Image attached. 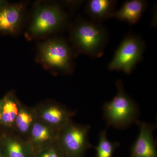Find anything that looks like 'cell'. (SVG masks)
I'll use <instances>...</instances> for the list:
<instances>
[{
	"label": "cell",
	"instance_id": "cell-13",
	"mask_svg": "<svg viewBox=\"0 0 157 157\" xmlns=\"http://www.w3.org/2000/svg\"><path fill=\"white\" fill-rule=\"evenodd\" d=\"M0 147L6 157H33L34 153L27 142L11 135L0 138Z\"/></svg>",
	"mask_w": 157,
	"mask_h": 157
},
{
	"label": "cell",
	"instance_id": "cell-8",
	"mask_svg": "<svg viewBox=\"0 0 157 157\" xmlns=\"http://www.w3.org/2000/svg\"><path fill=\"white\" fill-rule=\"evenodd\" d=\"M37 118L58 131H61L71 121L74 113L60 104L45 103L35 110Z\"/></svg>",
	"mask_w": 157,
	"mask_h": 157
},
{
	"label": "cell",
	"instance_id": "cell-19",
	"mask_svg": "<svg viewBox=\"0 0 157 157\" xmlns=\"http://www.w3.org/2000/svg\"><path fill=\"white\" fill-rule=\"evenodd\" d=\"M9 2L5 0H0V9H3L9 4Z\"/></svg>",
	"mask_w": 157,
	"mask_h": 157
},
{
	"label": "cell",
	"instance_id": "cell-12",
	"mask_svg": "<svg viewBox=\"0 0 157 157\" xmlns=\"http://www.w3.org/2000/svg\"><path fill=\"white\" fill-rule=\"evenodd\" d=\"M147 7V2L144 0L126 1L120 9L116 10L113 17L130 24H135L140 20Z\"/></svg>",
	"mask_w": 157,
	"mask_h": 157
},
{
	"label": "cell",
	"instance_id": "cell-6",
	"mask_svg": "<svg viewBox=\"0 0 157 157\" xmlns=\"http://www.w3.org/2000/svg\"><path fill=\"white\" fill-rule=\"evenodd\" d=\"M89 126L70 121L60 132L58 144L67 157H83L92 147L89 139Z\"/></svg>",
	"mask_w": 157,
	"mask_h": 157
},
{
	"label": "cell",
	"instance_id": "cell-4",
	"mask_svg": "<svg viewBox=\"0 0 157 157\" xmlns=\"http://www.w3.org/2000/svg\"><path fill=\"white\" fill-rule=\"evenodd\" d=\"M117 92L112 100L104 104V117L109 126L117 129H124L138 121L139 110L135 101L128 95L122 82H116Z\"/></svg>",
	"mask_w": 157,
	"mask_h": 157
},
{
	"label": "cell",
	"instance_id": "cell-20",
	"mask_svg": "<svg viewBox=\"0 0 157 157\" xmlns=\"http://www.w3.org/2000/svg\"><path fill=\"white\" fill-rule=\"evenodd\" d=\"M2 100L0 99V125H1V119H2Z\"/></svg>",
	"mask_w": 157,
	"mask_h": 157
},
{
	"label": "cell",
	"instance_id": "cell-2",
	"mask_svg": "<svg viewBox=\"0 0 157 157\" xmlns=\"http://www.w3.org/2000/svg\"><path fill=\"white\" fill-rule=\"evenodd\" d=\"M78 53L63 37H49L37 45L36 61L54 75L72 74Z\"/></svg>",
	"mask_w": 157,
	"mask_h": 157
},
{
	"label": "cell",
	"instance_id": "cell-15",
	"mask_svg": "<svg viewBox=\"0 0 157 157\" xmlns=\"http://www.w3.org/2000/svg\"><path fill=\"white\" fill-rule=\"evenodd\" d=\"M36 118L35 110H30L21 105L14 121V128L21 134L29 135Z\"/></svg>",
	"mask_w": 157,
	"mask_h": 157
},
{
	"label": "cell",
	"instance_id": "cell-3",
	"mask_svg": "<svg viewBox=\"0 0 157 157\" xmlns=\"http://www.w3.org/2000/svg\"><path fill=\"white\" fill-rule=\"evenodd\" d=\"M69 28V42L78 54L93 58L103 55L109 36L107 29L101 23L78 17L70 23Z\"/></svg>",
	"mask_w": 157,
	"mask_h": 157
},
{
	"label": "cell",
	"instance_id": "cell-11",
	"mask_svg": "<svg viewBox=\"0 0 157 157\" xmlns=\"http://www.w3.org/2000/svg\"><path fill=\"white\" fill-rule=\"evenodd\" d=\"M117 4L114 0H90L86 6L85 13L91 20L101 23L113 17Z\"/></svg>",
	"mask_w": 157,
	"mask_h": 157
},
{
	"label": "cell",
	"instance_id": "cell-21",
	"mask_svg": "<svg viewBox=\"0 0 157 157\" xmlns=\"http://www.w3.org/2000/svg\"><path fill=\"white\" fill-rule=\"evenodd\" d=\"M0 157H6L1 147H0Z\"/></svg>",
	"mask_w": 157,
	"mask_h": 157
},
{
	"label": "cell",
	"instance_id": "cell-1",
	"mask_svg": "<svg viewBox=\"0 0 157 157\" xmlns=\"http://www.w3.org/2000/svg\"><path fill=\"white\" fill-rule=\"evenodd\" d=\"M70 24L69 14L60 2L36 1L29 15L25 37L29 41L43 40L64 30Z\"/></svg>",
	"mask_w": 157,
	"mask_h": 157
},
{
	"label": "cell",
	"instance_id": "cell-18",
	"mask_svg": "<svg viewBox=\"0 0 157 157\" xmlns=\"http://www.w3.org/2000/svg\"><path fill=\"white\" fill-rule=\"evenodd\" d=\"M83 1H64L60 2L64 7H68L70 9H75L78 8L82 4Z\"/></svg>",
	"mask_w": 157,
	"mask_h": 157
},
{
	"label": "cell",
	"instance_id": "cell-10",
	"mask_svg": "<svg viewBox=\"0 0 157 157\" xmlns=\"http://www.w3.org/2000/svg\"><path fill=\"white\" fill-rule=\"evenodd\" d=\"M140 131L132 145L130 157H157L156 144L154 137L155 127L146 123H138Z\"/></svg>",
	"mask_w": 157,
	"mask_h": 157
},
{
	"label": "cell",
	"instance_id": "cell-16",
	"mask_svg": "<svg viewBox=\"0 0 157 157\" xmlns=\"http://www.w3.org/2000/svg\"><path fill=\"white\" fill-rule=\"evenodd\" d=\"M118 146L117 143L112 142L108 139L106 131H102L99 134L98 143L95 147L96 157H113Z\"/></svg>",
	"mask_w": 157,
	"mask_h": 157
},
{
	"label": "cell",
	"instance_id": "cell-5",
	"mask_svg": "<svg viewBox=\"0 0 157 157\" xmlns=\"http://www.w3.org/2000/svg\"><path fill=\"white\" fill-rule=\"evenodd\" d=\"M145 42L137 35L129 34L124 38L108 64L109 71H121L130 74L143 59Z\"/></svg>",
	"mask_w": 157,
	"mask_h": 157
},
{
	"label": "cell",
	"instance_id": "cell-17",
	"mask_svg": "<svg viewBox=\"0 0 157 157\" xmlns=\"http://www.w3.org/2000/svg\"><path fill=\"white\" fill-rule=\"evenodd\" d=\"M33 157H67L57 141L35 153Z\"/></svg>",
	"mask_w": 157,
	"mask_h": 157
},
{
	"label": "cell",
	"instance_id": "cell-9",
	"mask_svg": "<svg viewBox=\"0 0 157 157\" xmlns=\"http://www.w3.org/2000/svg\"><path fill=\"white\" fill-rule=\"evenodd\" d=\"M59 131L36 118L29 134L28 143L35 153L57 141Z\"/></svg>",
	"mask_w": 157,
	"mask_h": 157
},
{
	"label": "cell",
	"instance_id": "cell-14",
	"mask_svg": "<svg viewBox=\"0 0 157 157\" xmlns=\"http://www.w3.org/2000/svg\"><path fill=\"white\" fill-rule=\"evenodd\" d=\"M2 112L1 125L6 128H14V121L21 104L14 92L10 91L2 98Z\"/></svg>",
	"mask_w": 157,
	"mask_h": 157
},
{
	"label": "cell",
	"instance_id": "cell-7",
	"mask_svg": "<svg viewBox=\"0 0 157 157\" xmlns=\"http://www.w3.org/2000/svg\"><path fill=\"white\" fill-rule=\"evenodd\" d=\"M28 3H9L0 9V35L17 36L25 28L27 22Z\"/></svg>",
	"mask_w": 157,
	"mask_h": 157
}]
</instances>
